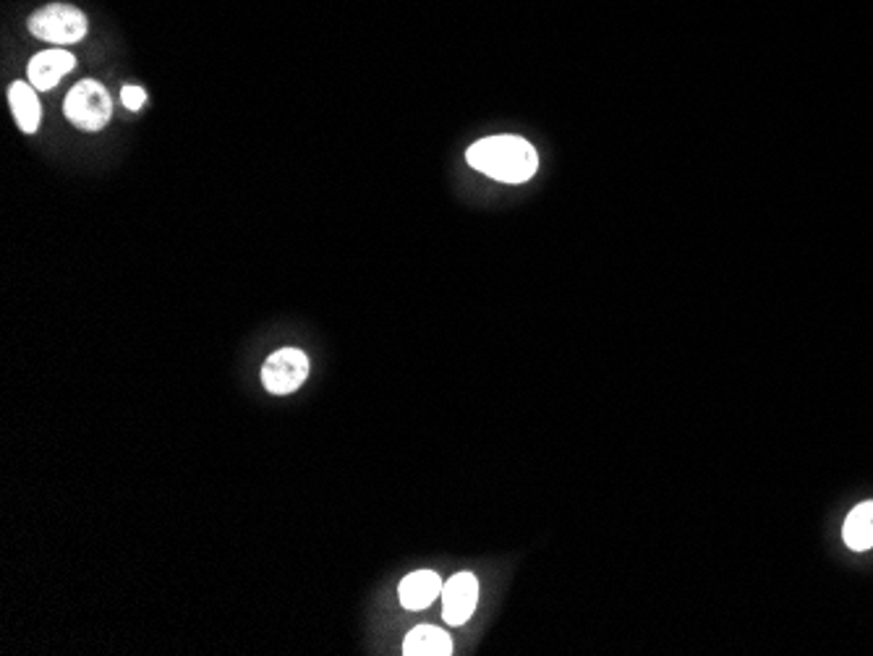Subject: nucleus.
<instances>
[{"mask_svg": "<svg viewBox=\"0 0 873 656\" xmlns=\"http://www.w3.org/2000/svg\"><path fill=\"white\" fill-rule=\"evenodd\" d=\"M466 160L474 170L500 183H526L537 176L539 152L524 136H487L468 147Z\"/></svg>", "mask_w": 873, "mask_h": 656, "instance_id": "f257e3e1", "label": "nucleus"}, {"mask_svg": "<svg viewBox=\"0 0 873 656\" xmlns=\"http://www.w3.org/2000/svg\"><path fill=\"white\" fill-rule=\"evenodd\" d=\"M87 16L69 3H48L29 16V32L52 45H74L87 35Z\"/></svg>", "mask_w": 873, "mask_h": 656, "instance_id": "f03ea898", "label": "nucleus"}, {"mask_svg": "<svg viewBox=\"0 0 873 656\" xmlns=\"http://www.w3.org/2000/svg\"><path fill=\"white\" fill-rule=\"evenodd\" d=\"M63 112L76 129L82 131H100L108 126L112 116V99L108 90L95 79H84L74 90L65 95Z\"/></svg>", "mask_w": 873, "mask_h": 656, "instance_id": "7ed1b4c3", "label": "nucleus"}, {"mask_svg": "<svg viewBox=\"0 0 873 656\" xmlns=\"http://www.w3.org/2000/svg\"><path fill=\"white\" fill-rule=\"evenodd\" d=\"M309 380V359L299 348L275 350L262 367V384L273 395H290Z\"/></svg>", "mask_w": 873, "mask_h": 656, "instance_id": "20e7f679", "label": "nucleus"}, {"mask_svg": "<svg viewBox=\"0 0 873 656\" xmlns=\"http://www.w3.org/2000/svg\"><path fill=\"white\" fill-rule=\"evenodd\" d=\"M479 605V581L474 573H455L442 586V618L447 625H466Z\"/></svg>", "mask_w": 873, "mask_h": 656, "instance_id": "39448f33", "label": "nucleus"}, {"mask_svg": "<svg viewBox=\"0 0 873 656\" xmlns=\"http://www.w3.org/2000/svg\"><path fill=\"white\" fill-rule=\"evenodd\" d=\"M74 65H76V58L71 56L69 50L52 48V50L37 52V56L29 61V69H26L29 71V84L37 92H48L56 87V84L61 82L69 71H74Z\"/></svg>", "mask_w": 873, "mask_h": 656, "instance_id": "423d86ee", "label": "nucleus"}, {"mask_svg": "<svg viewBox=\"0 0 873 656\" xmlns=\"http://www.w3.org/2000/svg\"><path fill=\"white\" fill-rule=\"evenodd\" d=\"M442 583L440 575L434 570H416V573H408L406 579L400 581L398 596L400 605L411 612H421L429 605H434L436 596H442Z\"/></svg>", "mask_w": 873, "mask_h": 656, "instance_id": "0eeeda50", "label": "nucleus"}, {"mask_svg": "<svg viewBox=\"0 0 873 656\" xmlns=\"http://www.w3.org/2000/svg\"><path fill=\"white\" fill-rule=\"evenodd\" d=\"M9 103L19 129H22L24 134H35L39 123H43V105H39L37 99V90L32 87V84L13 82L9 87Z\"/></svg>", "mask_w": 873, "mask_h": 656, "instance_id": "6e6552de", "label": "nucleus"}, {"mask_svg": "<svg viewBox=\"0 0 873 656\" xmlns=\"http://www.w3.org/2000/svg\"><path fill=\"white\" fill-rule=\"evenodd\" d=\"M403 654L406 656H450L453 654V639L447 631H440L434 625H419L403 641Z\"/></svg>", "mask_w": 873, "mask_h": 656, "instance_id": "1a4fd4ad", "label": "nucleus"}, {"mask_svg": "<svg viewBox=\"0 0 873 656\" xmlns=\"http://www.w3.org/2000/svg\"><path fill=\"white\" fill-rule=\"evenodd\" d=\"M845 545L856 552H865V549L873 547V500L861 502L852 513L848 515L842 526Z\"/></svg>", "mask_w": 873, "mask_h": 656, "instance_id": "9d476101", "label": "nucleus"}, {"mask_svg": "<svg viewBox=\"0 0 873 656\" xmlns=\"http://www.w3.org/2000/svg\"><path fill=\"white\" fill-rule=\"evenodd\" d=\"M121 99L129 110H142L144 103H147V92H144L142 87H136V84H125L121 92Z\"/></svg>", "mask_w": 873, "mask_h": 656, "instance_id": "9b49d317", "label": "nucleus"}]
</instances>
